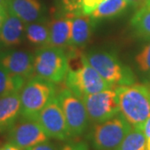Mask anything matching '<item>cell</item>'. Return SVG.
<instances>
[{
	"label": "cell",
	"mask_w": 150,
	"mask_h": 150,
	"mask_svg": "<svg viewBox=\"0 0 150 150\" xmlns=\"http://www.w3.org/2000/svg\"><path fill=\"white\" fill-rule=\"evenodd\" d=\"M119 109L133 128L143 129L150 117V89L143 84L134 83L115 88Z\"/></svg>",
	"instance_id": "obj_1"
},
{
	"label": "cell",
	"mask_w": 150,
	"mask_h": 150,
	"mask_svg": "<svg viewBox=\"0 0 150 150\" xmlns=\"http://www.w3.org/2000/svg\"><path fill=\"white\" fill-rule=\"evenodd\" d=\"M64 80L67 88L81 99L113 88L88 64L84 54L81 55L76 68H69Z\"/></svg>",
	"instance_id": "obj_2"
},
{
	"label": "cell",
	"mask_w": 150,
	"mask_h": 150,
	"mask_svg": "<svg viewBox=\"0 0 150 150\" xmlns=\"http://www.w3.org/2000/svg\"><path fill=\"white\" fill-rule=\"evenodd\" d=\"M84 56L88 64L113 88L135 83L133 71L112 52L91 51Z\"/></svg>",
	"instance_id": "obj_3"
},
{
	"label": "cell",
	"mask_w": 150,
	"mask_h": 150,
	"mask_svg": "<svg viewBox=\"0 0 150 150\" xmlns=\"http://www.w3.org/2000/svg\"><path fill=\"white\" fill-rule=\"evenodd\" d=\"M56 96L54 83L37 76L28 79L19 92L20 117L37 119L40 111Z\"/></svg>",
	"instance_id": "obj_4"
},
{
	"label": "cell",
	"mask_w": 150,
	"mask_h": 150,
	"mask_svg": "<svg viewBox=\"0 0 150 150\" xmlns=\"http://www.w3.org/2000/svg\"><path fill=\"white\" fill-rule=\"evenodd\" d=\"M69 71V58L64 49L43 46L34 54V76L59 83L65 79Z\"/></svg>",
	"instance_id": "obj_5"
},
{
	"label": "cell",
	"mask_w": 150,
	"mask_h": 150,
	"mask_svg": "<svg viewBox=\"0 0 150 150\" xmlns=\"http://www.w3.org/2000/svg\"><path fill=\"white\" fill-rule=\"evenodd\" d=\"M132 128L119 112L103 122L94 124L88 139L95 150H116Z\"/></svg>",
	"instance_id": "obj_6"
},
{
	"label": "cell",
	"mask_w": 150,
	"mask_h": 150,
	"mask_svg": "<svg viewBox=\"0 0 150 150\" xmlns=\"http://www.w3.org/2000/svg\"><path fill=\"white\" fill-rule=\"evenodd\" d=\"M56 97L64 114L71 137L82 135L89 123L88 115L83 100L68 88L61 90Z\"/></svg>",
	"instance_id": "obj_7"
},
{
	"label": "cell",
	"mask_w": 150,
	"mask_h": 150,
	"mask_svg": "<svg viewBox=\"0 0 150 150\" xmlns=\"http://www.w3.org/2000/svg\"><path fill=\"white\" fill-rule=\"evenodd\" d=\"M89 122L101 123L120 112L118 98L115 89L108 88L82 98Z\"/></svg>",
	"instance_id": "obj_8"
},
{
	"label": "cell",
	"mask_w": 150,
	"mask_h": 150,
	"mask_svg": "<svg viewBox=\"0 0 150 150\" xmlns=\"http://www.w3.org/2000/svg\"><path fill=\"white\" fill-rule=\"evenodd\" d=\"M48 139L49 137L37 119L20 117L8 131V143L23 150L28 149Z\"/></svg>",
	"instance_id": "obj_9"
},
{
	"label": "cell",
	"mask_w": 150,
	"mask_h": 150,
	"mask_svg": "<svg viewBox=\"0 0 150 150\" xmlns=\"http://www.w3.org/2000/svg\"><path fill=\"white\" fill-rule=\"evenodd\" d=\"M37 120L49 138L61 141H65L72 138L64 114L56 96L53 98L40 111Z\"/></svg>",
	"instance_id": "obj_10"
},
{
	"label": "cell",
	"mask_w": 150,
	"mask_h": 150,
	"mask_svg": "<svg viewBox=\"0 0 150 150\" xmlns=\"http://www.w3.org/2000/svg\"><path fill=\"white\" fill-rule=\"evenodd\" d=\"M0 65L12 75L25 80L34 76V54L28 51L8 49L1 52Z\"/></svg>",
	"instance_id": "obj_11"
},
{
	"label": "cell",
	"mask_w": 150,
	"mask_h": 150,
	"mask_svg": "<svg viewBox=\"0 0 150 150\" xmlns=\"http://www.w3.org/2000/svg\"><path fill=\"white\" fill-rule=\"evenodd\" d=\"M8 12L25 24L43 19V8L38 0H6Z\"/></svg>",
	"instance_id": "obj_12"
},
{
	"label": "cell",
	"mask_w": 150,
	"mask_h": 150,
	"mask_svg": "<svg viewBox=\"0 0 150 150\" xmlns=\"http://www.w3.org/2000/svg\"><path fill=\"white\" fill-rule=\"evenodd\" d=\"M25 37V23L8 11V14L0 29V43L5 47L17 46Z\"/></svg>",
	"instance_id": "obj_13"
},
{
	"label": "cell",
	"mask_w": 150,
	"mask_h": 150,
	"mask_svg": "<svg viewBox=\"0 0 150 150\" xmlns=\"http://www.w3.org/2000/svg\"><path fill=\"white\" fill-rule=\"evenodd\" d=\"M72 28L69 47L79 48L84 47L89 42L93 34V29L96 23L89 15L81 13L72 18Z\"/></svg>",
	"instance_id": "obj_14"
},
{
	"label": "cell",
	"mask_w": 150,
	"mask_h": 150,
	"mask_svg": "<svg viewBox=\"0 0 150 150\" xmlns=\"http://www.w3.org/2000/svg\"><path fill=\"white\" fill-rule=\"evenodd\" d=\"M19 93L0 98V134L8 132L20 117Z\"/></svg>",
	"instance_id": "obj_15"
},
{
	"label": "cell",
	"mask_w": 150,
	"mask_h": 150,
	"mask_svg": "<svg viewBox=\"0 0 150 150\" xmlns=\"http://www.w3.org/2000/svg\"><path fill=\"white\" fill-rule=\"evenodd\" d=\"M72 19L60 16L49 22V46L64 49L69 47Z\"/></svg>",
	"instance_id": "obj_16"
},
{
	"label": "cell",
	"mask_w": 150,
	"mask_h": 150,
	"mask_svg": "<svg viewBox=\"0 0 150 150\" xmlns=\"http://www.w3.org/2000/svg\"><path fill=\"white\" fill-rule=\"evenodd\" d=\"M129 5L130 4L126 0H103L89 16L95 23L106 18H112L120 15Z\"/></svg>",
	"instance_id": "obj_17"
},
{
	"label": "cell",
	"mask_w": 150,
	"mask_h": 150,
	"mask_svg": "<svg viewBox=\"0 0 150 150\" xmlns=\"http://www.w3.org/2000/svg\"><path fill=\"white\" fill-rule=\"evenodd\" d=\"M130 24L137 36L150 39V0H144L131 18Z\"/></svg>",
	"instance_id": "obj_18"
},
{
	"label": "cell",
	"mask_w": 150,
	"mask_h": 150,
	"mask_svg": "<svg viewBox=\"0 0 150 150\" xmlns=\"http://www.w3.org/2000/svg\"><path fill=\"white\" fill-rule=\"evenodd\" d=\"M25 38L28 42L37 46H46L49 41V22L45 18L25 24Z\"/></svg>",
	"instance_id": "obj_19"
},
{
	"label": "cell",
	"mask_w": 150,
	"mask_h": 150,
	"mask_svg": "<svg viewBox=\"0 0 150 150\" xmlns=\"http://www.w3.org/2000/svg\"><path fill=\"white\" fill-rule=\"evenodd\" d=\"M26 81L12 75L0 65V98L19 93Z\"/></svg>",
	"instance_id": "obj_20"
},
{
	"label": "cell",
	"mask_w": 150,
	"mask_h": 150,
	"mask_svg": "<svg viewBox=\"0 0 150 150\" xmlns=\"http://www.w3.org/2000/svg\"><path fill=\"white\" fill-rule=\"evenodd\" d=\"M116 150H148L143 129L132 128Z\"/></svg>",
	"instance_id": "obj_21"
},
{
	"label": "cell",
	"mask_w": 150,
	"mask_h": 150,
	"mask_svg": "<svg viewBox=\"0 0 150 150\" xmlns=\"http://www.w3.org/2000/svg\"><path fill=\"white\" fill-rule=\"evenodd\" d=\"M59 7L64 15L72 18L82 13V0H59Z\"/></svg>",
	"instance_id": "obj_22"
},
{
	"label": "cell",
	"mask_w": 150,
	"mask_h": 150,
	"mask_svg": "<svg viewBox=\"0 0 150 150\" xmlns=\"http://www.w3.org/2000/svg\"><path fill=\"white\" fill-rule=\"evenodd\" d=\"M136 64L143 72H150V41L145 44L144 48L135 58Z\"/></svg>",
	"instance_id": "obj_23"
},
{
	"label": "cell",
	"mask_w": 150,
	"mask_h": 150,
	"mask_svg": "<svg viewBox=\"0 0 150 150\" xmlns=\"http://www.w3.org/2000/svg\"><path fill=\"white\" fill-rule=\"evenodd\" d=\"M103 0H82V13L86 15H90Z\"/></svg>",
	"instance_id": "obj_24"
},
{
	"label": "cell",
	"mask_w": 150,
	"mask_h": 150,
	"mask_svg": "<svg viewBox=\"0 0 150 150\" xmlns=\"http://www.w3.org/2000/svg\"><path fill=\"white\" fill-rule=\"evenodd\" d=\"M60 150H89V149H88V145L86 142L79 141V142H72L64 145Z\"/></svg>",
	"instance_id": "obj_25"
},
{
	"label": "cell",
	"mask_w": 150,
	"mask_h": 150,
	"mask_svg": "<svg viewBox=\"0 0 150 150\" xmlns=\"http://www.w3.org/2000/svg\"><path fill=\"white\" fill-rule=\"evenodd\" d=\"M26 150H59V149L54 144L48 140L43 143H40L38 144L34 145Z\"/></svg>",
	"instance_id": "obj_26"
},
{
	"label": "cell",
	"mask_w": 150,
	"mask_h": 150,
	"mask_svg": "<svg viewBox=\"0 0 150 150\" xmlns=\"http://www.w3.org/2000/svg\"><path fill=\"white\" fill-rule=\"evenodd\" d=\"M143 132H144L145 140H146L147 149L150 150V117L147 119V121L143 126Z\"/></svg>",
	"instance_id": "obj_27"
},
{
	"label": "cell",
	"mask_w": 150,
	"mask_h": 150,
	"mask_svg": "<svg viewBox=\"0 0 150 150\" xmlns=\"http://www.w3.org/2000/svg\"><path fill=\"white\" fill-rule=\"evenodd\" d=\"M8 14V9L5 5H0V29L2 28V25L5 20L6 16Z\"/></svg>",
	"instance_id": "obj_28"
},
{
	"label": "cell",
	"mask_w": 150,
	"mask_h": 150,
	"mask_svg": "<svg viewBox=\"0 0 150 150\" xmlns=\"http://www.w3.org/2000/svg\"><path fill=\"white\" fill-rule=\"evenodd\" d=\"M0 150H23L19 149L18 147H17L15 145L12 144L10 143H7L4 145L3 147L0 148Z\"/></svg>",
	"instance_id": "obj_29"
},
{
	"label": "cell",
	"mask_w": 150,
	"mask_h": 150,
	"mask_svg": "<svg viewBox=\"0 0 150 150\" xmlns=\"http://www.w3.org/2000/svg\"><path fill=\"white\" fill-rule=\"evenodd\" d=\"M126 1H128L130 4H139L143 0H126Z\"/></svg>",
	"instance_id": "obj_30"
},
{
	"label": "cell",
	"mask_w": 150,
	"mask_h": 150,
	"mask_svg": "<svg viewBox=\"0 0 150 150\" xmlns=\"http://www.w3.org/2000/svg\"><path fill=\"white\" fill-rule=\"evenodd\" d=\"M0 5L6 6V0H0Z\"/></svg>",
	"instance_id": "obj_31"
}]
</instances>
